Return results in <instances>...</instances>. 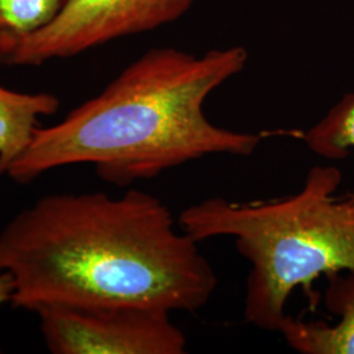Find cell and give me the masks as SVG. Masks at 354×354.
Returning <instances> with one entry per match:
<instances>
[{"label":"cell","instance_id":"obj_9","mask_svg":"<svg viewBox=\"0 0 354 354\" xmlns=\"http://www.w3.org/2000/svg\"><path fill=\"white\" fill-rule=\"evenodd\" d=\"M64 0H0V61L23 38L48 26Z\"/></svg>","mask_w":354,"mask_h":354},{"label":"cell","instance_id":"obj_3","mask_svg":"<svg viewBox=\"0 0 354 354\" xmlns=\"http://www.w3.org/2000/svg\"><path fill=\"white\" fill-rule=\"evenodd\" d=\"M342 181L337 167L315 165L295 194L254 203L212 197L180 213L178 226L198 243L235 238L251 266L244 297L247 323L279 332L292 291L302 288L314 306V281L354 273V200L335 196Z\"/></svg>","mask_w":354,"mask_h":354},{"label":"cell","instance_id":"obj_1","mask_svg":"<svg viewBox=\"0 0 354 354\" xmlns=\"http://www.w3.org/2000/svg\"><path fill=\"white\" fill-rule=\"evenodd\" d=\"M0 268L15 281L11 304L33 313L48 306L197 313L218 286L198 241L138 189L39 198L0 231Z\"/></svg>","mask_w":354,"mask_h":354},{"label":"cell","instance_id":"obj_4","mask_svg":"<svg viewBox=\"0 0 354 354\" xmlns=\"http://www.w3.org/2000/svg\"><path fill=\"white\" fill-rule=\"evenodd\" d=\"M196 0H64L48 26L19 41L4 66H41L75 57L115 38L176 21Z\"/></svg>","mask_w":354,"mask_h":354},{"label":"cell","instance_id":"obj_10","mask_svg":"<svg viewBox=\"0 0 354 354\" xmlns=\"http://www.w3.org/2000/svg\"><path fill=\"white\" fill-rule=\"evenodd\" d=\"M13 292H15V281L12 276L0 268V306L11 304Z\"/></svg>","mask_w":354,"mask_h":354},{"label":"cell","instance_id":"obj_5","mask_svg":"<svg viewBox=\"0 0 354 354\" xmlns=\"http://www.w3.org/2000/svg\"><path fill=\"white\" fill-rule=\"evenodd\" d=\"M54 354H183L187 336L171 314L137 307L48 306L37 310Z\"/></svg>","mask_w":354,"mask_h":354},{"label":"cell","instance_id":"obj_6","mask_svg":"<svg viewBox=\"0 0 354 354\" xmlns=\"http://www.w3.org/2000/svg\"><path fill=\"white\" fill-rule=\"evenodd\" d=\"M326 307L339 317L336 324L306 322L289 317L282 320L279 333L291 349L302 354H354V273L339 272L326 277Z\"/></svg>","mask_w":354,"mask_h":354},{"label":"cell","instance_id":"obj_8","mask_svg":"<svg viewBox=\"0 0 354 354\" xmlns=\"http://www.w3.org/2000/svg\"><path fill=\"white\" fill-rule=\"evenodd\" d=\"M306 146L319 156L342 160L354 149V93H348L304 136ZM354 200V192L349 194Z\"/></svg>","mask_w":354,"mask_h":354},{"label":"cell","instance_id":"obj_7","mask_svg":"<svg viewBox=\"0 0 354 354\" xmlns=\"http://www.w3.org/2000/svg\"><path fill=\"white\" fill-rule=\"evenodd\" d=\"M59 109L57 96L24 93L0 86V176L8 174L30 146L38 118Z\"/></svg>","mask_w":354,"mask_h":354},{"label":"cell","instance_id":"obj_2","mask_svg":"<svg viewBox=\"0 0 354 354\" xmlns=\"http://www.w3.org/2000/svg\"><path fill=\"white\" fill-rule=\"evenodd\" d=\"M247 62L243 46L201 57L149 50L61 122L37 127L7 176L29 184L59 167L91 165L102 181L124 188L205 156H251L266 133L216 127L203 112L206 99Z\"/></svg>","mask_w":354,"mask_h":354}]
</instances>
